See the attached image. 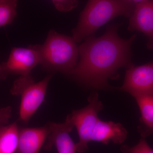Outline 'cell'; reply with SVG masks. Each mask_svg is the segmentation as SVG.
Wrapping results in <instances>:
<instances>
[{
	"instance_id": "6da1fadb",
	"label": "cell",
	"mask_w": 153,
	"mask_h": 153,
	"mask_svg": "<svg viewBox=\"0 0 153 153\" xmlns=\"http://www.w3.org/2000/svg\"><path fill=\"white\" fill-rule=\"evenodd\" d=\"M120 25H109L101 37L85 38L78 47L79 60L71 74L75 79L95 89H109L108 79L115 77L119 68L134 66L131 47L136 35L127 40L120 38Z\"/></svg>"
},
{
	"instance_id": "7a4b0ae2",
	"label": "cell",
	"mask_w": 153,
	"mask_h": 153,
	"mask_svg": "<svg viewBox=\"0 0 153 153\" xmlns=\"http://www.w3.org/2000/svg\"><path fill=\"white\" fill-rule=\"evenodd\" d=\"M135 5L127 0H88L78 25L72 30L73 38L80 42L116 17H130Z\"/></svg>"
},
{
	"instance_id": "3957f363",
	"label": "cell",
	"mask_w": 153,
	"mask_h": 153,
	"mask_svg": "<svg viewBox=\"0 0 153 153\" xmlns=\"http://www.w3.org/2000/svg\"><path fill=\"white\" fill-rule=\"evenodd\" d=\"M35 46L40 55V64L44 68L71 74L79 55L74 38L51 30L44 44Z\"/></svg>"
},
{
	"instance_id": "277c9868",
	"label": "cell",
	"mask_w": 153,
	"mask_h": 153,
	"mask_svg": "<svg viewBox=\"0 0 153 153\" xmlns=\"http://www.w3.org/2000/svg\"><path fill=\"white\" fill-rule=\"evenodd\" d=\"M54 73L36 82L31 75L21 76L14 82L11 90L13 95L22 96L19 120L27 124L44 101L47 86Z\"/></svg>"
},
{
	"instance_id": "5b68a950",
	"label": "cell",
	"mask_w": 153,
	"mask_h": 153,
	"mask_svg": "<svg viewBox=\"0 0 153 153\" xmlns=\"http://www.w3.org/2000/svg\"><path fill=\"white\" fill-rule=\"evenodd\" d=\"M89 104L82 109L73 110L70 114L72 123L78 132L79 141L76 143V152L84 153L88 150V143L97 122L98 114L103 108V105L98 99V94L94 92L88 98Z\"/></svg>"
},
{
	"instance_id": "8992f818",
	"label": "cell",
	"mask_w": 153,
	"mask_h": 153,
	"mask_svg": "<svg viewBox=\"0 0 153 153\" xmlns=\"http://www.w3.org/2000/svg\"><path fill=\"white\" fill-rule=\"evenodd\" d=\"M40 63V55L35 45L13 48L7 61L0 65V78H5L8 74L30 75L31 70Z\"/></svg>"
},
{
	"instance_id": "52a82bcc",
	"label": "cell",
	"mask_w": 153,
	"mask_h": 153,
	"mask_svg": "<svg viewBox=\"0 0 153 153\" xmlns=\"http://www.w3.org/2000/svg\"><path fill=\"white\" fill-rule=\"evenodd\" d=\"M119 89L134 98L141 96H153V62L128 68L123 84Z\"/></svg>"
},
{
	"instance_id": "ba28073f",
	"label": "cell",
	"mask_w": 153,
	"mask_h": 153,
	"mask_svg": "<svg viewBox=\"0 0 153 153\" xmlns=\"http://www.w3.org/2000/svg\"><path fill=\"white\" fill-rule=\"evenodd\" d=\"M48 125L49 134L44 146L45 150H51L55 146L58 153H76V143L69 134L74 127L70 115L67 116L63 123H49Z\"/></svg>"
},
{
	"instance_id": "9c48e42d",
	"label": "cell",
	"mask_w": 153,
	"mask_h": 153,
	"mask_svg": "<svg viewBox=\"0 0 153 153\" xmlns=\"http://www.w3.org/2000/svg\"><path fill=\"white\" fill-rule=\"evenodd\" d=\"M128 30L142 32L147 38V48L153 49V0L136 4L130 17Z\"/></svg>"
},
{
	"instance_id": "30bf717a",
	"label": "cell",
	"mask_w": 153,
	"mask_h": 153,
	"mask_svg": "<svg viewBox=\"0 0 153 153\" xmlns=\"http://www.w3.org/2000/svg\"><path fill=\"white\" fill-rule=\"evenodd\" d=\"M49 134L48 124L41 127L19 129L17 153H39Z\"/></svg>"
},
{
	"instance_id": "8fae6325",
	"label": "cell",
	"mask_w": 153,
	"mask_h": 153,
	"mask_svg": "<svg viewBox=\"0 0 153 153\" xmlns=\"http://www.w3.org/2000/svg\"><path fill=\"white\" fill-rule=\"evenodd\" d=\"M128 132L120 123L103 121L99 118L91 137V141H97L107 145L110 141L122 144L125 141Z\"/></svg>"
},
{
	"instance_id": "7c38bea8",
	"label": "cell",
	"mask_w": 153,
	"mask_h": 153,
	"mask_svg": "<svg viewBox=\"0 0 153 153\" xmlns=\"http://www.w3.org/2000/svg\"><path fill=\"white\" fill-rule=\"evenodd\" d=\"M135 99L141 114L137 131L145 138L153 134V96H141Z\"/></svg>"
},
{
	"instance_id": "4fadbf2b",
	"label": "cell",
	"mask_w": 153,
	"mask_h": 153,
	"mask_svg": "<svg viewBox=\"0 0 153 153\" xmlns=\"http://www.w3.org/2000/svg\"><path fill=\"white\" fill-rule=\"evenodd\" d=\"M19 131L16 122L0 126V153L17 152Z\"/></svg>"
},
{
	"instance_id": "5bb4252c",
	"label": "cell",
	"mask_w": 153,
	"mask_h": 153,
	"mask_svg": "<svg viewBox=\"0 0 153 153\" xmlns=\"http://www.w3.org/2000/svg\"><path fill=\"white\" fill-rule=\"evenodd\" d=\"M18 0H0V27L13 22L17 14Z\"/></svg>"
},
{
	"instance_id": "9a60e30c",
	"label": "cell",
	"mask_w": 153,
	"mask_h": 153,
	"mask_svg": "<svg viewBox=\"0 0 153 153\" xmlns=\"http://www.w3.org/2000/svg\"><path fill=\"white\" fill-rule=\"evenodd\" d=\"M120 149L123 153H153V149L148 144L144 137H142L139 143L134 146L123 145Z\"/></svg>"
},
{
	"instance_id": "2e32d148",
	"label": "cell",
	"mask_w": 153,
	"mask_h": 153,
	"mask_svg": "<svg viewBox=\"0 0 153 153\" xmlns=\"http://www.w3.org/2000/svg\"><path fill=\"white\" fill-rule=\"evenodd\" d=\"M56 8L61 12H68L78 5V0H52Z\"/></svg>"
},
{
	"instance_id": "e0dca14e",
	"label": "cell",
	"mask_w": 153,
	"mask_h": 153,
	"mask_svg": "<svg viewBox=\"0 0 153 153\" xmlns=\"http://www.w3.org/2000/svg\"><path fill=\"white\" fill-rule=\"evenodd\" d=\"M11 113L12 108L10 106L0 108V125L8 123L11 117Z\"/></svg>"
},
{
	"instance_id": "ac0fdd59",
	"label": "cell",
	"mask_w": 153,
	"mask_h": 153,
	"mask_svg": "<svg viewBox=\"0 0 153 153\" xmlns=\"http://www.w3.org/2000/svg\"><path fill=\"white\" fill-rule=\"evenodd\" d=\"M127 1L131 2L134 3V4H138V3L141 2L143 1H144L145 0H127Z\"/></svg>"
},
{
	"instance_id": "d6986e66",
	"label": "cell",
	"mask_w": 153,
	"mask_h": 153,
	"mask_svg": "<svg viewBox=\"0 0 153 153\" xmlns=\"http://www.w3.org/2000/svg\"><path fill=\"white\" fill-rule=\"evenodd\" d=\"M0 73H1V68H0Z\"/></svg>"
}]
</instances>
